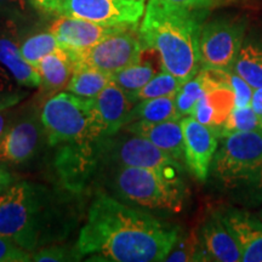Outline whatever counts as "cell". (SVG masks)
Masks as SVG:
<instances>
[{
  "label": "cell",
  "instance_id": "cell-13",
  "mask_svg": "<svg viewBox=\"0 0 262 262\" xmlns=\"http://www.w3.org/2000/svg\"><path fill=\"white\" fill-rule=\"evenodd\" d=\"M185 147V163L199 181L204 182L210 171L212 159L219 147V137L214 130L199 123L192 116L181 119Z\"/></svg>",
  "mask_w": 262,
  "mask_h": 262
},
{
  "label": "cell",
  "instance_id": "cell-22",
  "mask_svg": "<svg viewBox=\"0 0 262 262\" xmlns=\"http://www.w3.org/2000/svg\"><path fill=\"white\" fill-rule=\"evenodd\" d=\"M232 70L253 89L262 88V41L244 39Z\"/></svg>",
  "mask_w": 262,
  "mask_h": 262
},
{
  "label": "cell",
  "instance_id": "cell-39",
  "mask_svg": "<svg viewBox=\"0 0 262 262\" xmlns=\"http://www.w3.org/2000/svg\"><path fill=\"white\" fill-rule=\"evenodd\" d=\"M33 3L39 8L54 12L57 11L58 5H60V0H33Z\"/></svg>",
  "mask_w": 262,
  "mask_h": 262
},
{
  "label": "cell",
  "instance_id": "cell-33",
  "mask_svg": "<svg viewBox=\"0 0 262 262\" xmlns=\"http://www.w3.org/2000/svg\"><path fill=\"white\" fill-rule=\"evenodd\" d=\"M32 261V253L12 241L0 235V262H28Z\"/></svg>",
  "mask_w": 262,
  "mask_h": 262
},
{
  "label": "cell",
  "instance_id": "cell-9",
  "mask_svg": "<svg viewBox=\"0 0 262 262\" xmlns=\"http://www.w3.org/2000/svg\"><path fill=\"white\" fill-rule=\"evenodd\" d=\"M245 22L220 18L202 26L199 56L202 67L231 71L244 42Z\"/></svg>",
  "mask_w": 262,
  "mask_h": 262
},
{
  "label": "cell",
  "instance_id": "cell-40",
  "mask_svg": "<svg viewBox=\"0 0 262 262\" xmlns=\"http://www.w3.org/2000/svg\"><path fill=\"white\" fill-rule=\"evenodd\" d=\"M9 2H14V0H0V6L6 5V4H8Z\"/></svg>",
  "mask_w": 262,
  "mask_h": 262
},
{
  "label": "cell",
  "instance_id": "cell-34",
  "mask_svg": "<svg viewBox=\"0 0 262 262\" xmlns=\"http://www.w3.org/2000/svg\"><path fill=\"white\" fill-rule=\"evenodd\" d=\"M228 85L234 93L235 107L250 106L251 98H253L254 89L245 81L243 78L239 77L233 70L229 71Z\"/></svg>",
  "mask_w": 262,
  "mask_h": 262
},
{
  "label": "cell",
  "instance_id": "cell-10",
  "mask_svg": "<svg viewBox=\"0 0 262 262\" xmlns=\"http://www.w3.org/2000/svg\"><path fill=\"white\" fill-rule=\"evenodd\" d=\"M145 10V0H60L56 12L104 26L136 27Z\"/></svg>",
  "mask_w": 262,
  "mask_h": 262
},
{
  "label": "cell",
  "instance_id": "cell-32",
  "mask_svg": "<svg viewBox=\"0 0 262 262\" xmlns=\"http://www.w3.org/2000/svg\"><path fill=\"white\" fill-rule=\"evenodd\" d=\"M80 257L77 247L70 248L64 245H47L32 254V261L35 262L79 261Z\"/></svg>",
  "mask_w": 262,
  "mask_h": 262
},
{
  "label": "cell",
  "instance_id": "cell-4",
  "mask_svg": "<svg viewBox=\"0 0 262 262\" xmlns=\"http://www.w3.org/2000/svg\"><path fill=\"white\" fill-rule=\"evenodd\" d=\"M212 175L241 201H262V129L222 137L211 168Z\"/></svg>",
  "mask_w": 262,
  "mask_h": 262
},
{
  "label": "cell",
  "instance_id": "cell-5",
  "mask_svg": "<svg viewBox=\"0 0 262 262\" xmlns=\"http://www.w3.org/2000/svg\"><path fill=\"white\" fill-rule=\"evenodd\" d=\"M112 181L116 194L127 204L169 212H180L185 205L186 188L176 173L117 166Z\"/></svg>",
  "mask_w": 262,
  "mask_h": 262
},
{
  "label": "cell",
  "instance_id": "cell-27",
  "mask_svg": "<svg viewBox=\"0 0 262 262\" xmlns=\"http://www.w3.org/2000/svg\"><path fill=\"white\" fill-rule=\"evenodd\" d=\"M182 81L179 80L175 75L162 70L147 83L142 89H140L134 95V103L148 98H157L164 96H175L182 86Z\"/></svg>",
  "mask_w": 262,
  "mask_h": 262
},
{
  "label": "cell",
  "instance_id": "cell-35",
  "mask_svg": "<svg viewBox=\"0 0 262 262\" xmlns=\"http://www.w3.org/2000/svg\"><path fill=\"white\" fill-rule=\"evenodd\" d=\"M168 2L191 10H206L219 5L222 0H168Z\"/></svg>",
  "mask_w": 262,
  "mask_h": 262
},
{
  "label": "cell",
  "instance_id": "cell-37",
  "mask_svg": "<svg viewBox=\"0 0 262 262\" xmlns=\"http://www.w3.org/2000/svg\"><path fill=\"white\" fill-rule=\"evenodd\" d=\"M11 123V112L9 110L0 111V140L5 135Z\"/></svg>",
  "mask_w": 262,
  "mask_h": 262
},
{
  "label": "cell",
  "instance_id": "cell-14",
  "mask_svg": "<svg viewBox=\"0 0 262 262\" xmlns=\"http://www.w3.org/2000/svg\"><path fill=\"white\" fill-rule=\"evenodd\" d=\"M126 26H104L77 17L60 16L50 27L62 49L67 51H80L94 47L108 35Z\"/></svg>",
  "mask_w": 262,
  "mask_h": 262
},
{
  "label": "cell",
  "instance_id": "cell-26",
  "mask_svg": "<svg viewBox=\"0 0 262 262\" xmlns=\"http://www.w3.org/2000/svg\"><path fill=\"white\" fill-rule=\"evenodd\" d=\"M156 74L157 71L152 62L142 61V58H141V61L137 63L131 64L113 74L112 80L118 86L122 88L133 100L134 95L140 89H142Z\"/></svg>",
  "mask_w": 262,
  "mask_h": 262
},
{
  "label": "cell",
  "instance_id": "cell-36",
  "mask_svg": "<svg viewBox=\"0 0 262 262\" xmlns=\"http://www.w3.org/2000/svg\"><path fill=\"white\" fill-rule=\"evenodd\" d=\"M12 183H14V180H12L11 173L0 164V194L5 192Z\"/></svg>",
  "mask_w": 262,
  "mask_h": 262
},
{
  "label": "cell",
  "instance_id": "cell-19",
  "mask_svg": "<svg viewBox=\"0 0 262 262\" xmlns=\"http://www.w3.org/2000/svg\"><path fill=\"white\" fill-rule=\"evenodd\" d=\"M235 107L234 93L228 84L209 90L198 101L192 117L219 134Z\"/></svg>",
  "mask_w": 262,
  "mask_h": 262
},
{
  "label": "cell",
  "instance_id": "cell-1",
  "mask_svg": "<svg viewBox=\"0 0 262 262\" xmlns=\"http://www.w3.org/2000/svg\"><path fill=\"white\" fill-rule=\"evenodd\" d=\"M180 228L158 220L106 193H98L75 244L90 261H165Z\"/></svg>",
  "mask_w": 262,
  "mask_h": 262
},
{
  "label": "cell",
  "instance_id": "cell-28",
  "mask_svg": "<svg viewBox=\"0 0 262 262\" xmlns=\"http://www.w3.org/2000/svg\"><path fill=\"white\" fill-rule=\"evenodd\" d=\"M60 48L61 47L56 37L50 31L31 35V37L25 39L22 44L19 45L24 57L37 68L42 58Z\"/></svg>",
  "mask_w": 262,
  "mask_h": 262
},
{
  "label": "cell",
  "instance_id": "cell-3",
  "mask_svg": "<svg viewBox=\"0 0 262 262\" xmlns=\"http://www.w3.org/2000/svg\"><path fill=\"white\" fill-rule=\"evenodd\" d=\"M66 229L60 206L44 186L18 181L0 194V235L29 253L61 241Z\"/></svg>",
  "mask_w": 262,
  "mask_h": 262
},
{
  "label": "cell",
  "instance_id": "cell-25",
  "mask_svg": "<svg viewBox=\"0 0 262 262\" xmlns=\"http://www.w3.org/2000/svg\"><path fill=\"white\" fill-rule=\"evenodd\" d=\"M211 89L212 86L210 81L202 70L192 79L183 83L175 96L179 116L181 118L192 116L198 101Z\"/></svg>",
  "mask_w": 262,
  "mask_h": 262
},
{
  "label": "cell",
  "instance_id": "cell-23",
  "mask_svg": "<svg viewBox=\"0 0 262 262\" xmlns=\"http://www.w3.org/2000/svg\"><path fill=\"white\" fill-rule=\"evenodd\" d=\"M175 96H164L139 101L133 107L129 123H160L166 122V120L181 119L178 113V108H176Z\"/></svg>",
  "mask_w": 262,
  "mask_h": 262
},
{
  "label": "cell",
  "instance_id": "cell-29",
  "mask_svg": "<svg viewBox=\"0 0 262 262\" xmlns=\"http://www.w3.org/2000/svg\"><path fill=\"white\" fill-rule=\"evenodd\" d=\"M260 129V117L255 113L251 104L245 107H234V110L232 111L222 126L220 134H219V139L232 135V134L248 133V131Z\"/></svg>",
  "mask_w": 262,
  "mask_h": 262
},
{
  "label": "cell",
  "instance_id": "cell-11",
  "mask_svg": "<svg viewBox=\"0 0 262 262\" xmlns=\"http://www.w3.org/2000/svg\"><path fill=\"white\" fill-rule=\"evenodd\" d=\"M103 142L104 139H98L60 145L55 168L66 188L80 191L94 178L103 164Z\"/></svg>",
  "mask_w": 262,
  "mask_h": 262
},
{
  "label": "cell",
  "instance_id": "cell-2",
  "mask_svg": "<svg viewBox=\"0 0 262 262\" xmlns=\"http://www.w3.org/2000/svg\"><path fill=\"white\" fill-rule=\"evenodd\" d=\"M201 10H191L168 0H149L140 27L145 49L158 54L162 70L182 83L201 71Z\"/></svg>",
  "mask_w": 262,
  "mask_h": 262
},
{
  "label": "cell",
  "instance_id": "cell-38",
  "mask_svg": "<svg viewBox=\"0 0 262 262\" xmlns=\"http://www.w3.org/2000/svg\"><path fill=\"white\" fill-rule=\"evenodd\" d=\"M251 107L258 117L262 116V88L254 89L253 98H251Z\"/></svg>",
  "mask_w": 262,
  "mask_h": 262
},
{
  "label": "cell",
  "instance_id": "cell-7",
  "mask_svg": "<svg viewBox=\"0 0 262 262\" xmlns=\"http://www.w3.org/2000/svg\"><path fill=\"white\" fill-rule=\"evenodd\" d=\"M134 28L136 27H124L94 47L68 52L75 66H88L113 75L142 58L145 47L140 35L133 33Z\"/></svg>",
  "mask_w": 262,
  "mask_h": 262
},
{
  "label": "cell",
  "instance_id": "cell-12",
  "mask_svg": "<svg viewBox=\"0 0 262 262\" xmlns=\"http://www.w3.org/2000/svg\"><path fill=\"white\" fill-rule=\"evenodd\" d=\"M45 139L40 116L26 114L17 122H12L0 140V164L18 165L28 162L37 155Z\"/></svg>",
  "mask_w": 262,
  "mask_h": 262
},
{
  "label": "cell",
  "instance_id": "cell-17",
  "mask_svg": "<svg viewBox=\"0 0 262 262\" xmlns=\"http://www.w3.org/2000/svg\"><path fill=\"white\" fill-rule=\"evenodd\" d=\"M181 119L166 120L160 123L131 122L126 124L125 129L129 134L145 137L153 145L181 163L185 162Z\"/></svg>",
  "mask_w": 262,
  "mask_h": 262
},
{
  "label": "cell",
  "instance_id": "cell-16",
  "mask_svg": "<svg viewBox=\"0 0 262 262\" xmlns=\"http://www.w3.org/2000/svg\"><path fill=\"white\" fill-rule=\"evenodd\" d=\"M217 212L237 242L242 261L262 262V221L235 208H225Z\"/></svg>",
  "mask_w": 262,
  "mask_h": 262
},
{
  "label": "cell",
  "instance_id": "cell-21",
  "mask_svg": "<svg viewBox=\"0 0 262 262\" xmlns=\"http://www.w3.org/2000/svg\"><path fill=\"white\" fill-rule=\"evenodd\" d=\"M0 64L24 88H40V72L24 57L19 45L5 35L0 37Z\"/></svg>",
  "mask_w": 262,
  "mask_h": 262
},
{
  "label": "cell",
  "instance_id": "cell-42",
  "mask_svg": "<svg viewBox=\"0 0 262 262\" xmlns=\"http://www.w3.org/2000/svg\"><path fill=\"white\" fill-rule=\"evenodd\" d=\"M261 217H262V212H261Z\"/></svg>",
  "mask_w": 262,
  "mask_h": 262
},
{
  "label": "cell",
  "instance_id": "cell-15",
  "mask_svg": "<svg viewBox=\"0 0 262 262\" xmlns=\"http://www.w3.org/2000/svg\"><path fill=\"white\" fill-rule=\"evenodd\" d=\"M97 126L103 139L113 137L129 123L134 101L112 80L94 97Z\"/></svg>",
  "mask_w": 262,
  "mask_h": 262
},
{
  "label": "cell",
  "instance_id": "cell-30",
  "mask_svg": "<svg viewBox=\"0 0 262 262\" xmlns=\"http://www.w3.org/2000/svg\"><path fill=\"white\" fill-rule=\"evenodd\" d=\"M165 261H210L203 247L201 238L194 233L178 238Z\"/></svg>",
  "mask_w": 262,
  "mask_h": 262
},
{
  "label": "cell",
  "instance_id": "cell-31",
  "mask_svg": "<svg viewBox=\"0 0 262 262\" xmlns=\"http://www.w3.org/2000/svg\"><path fill=\"white\" fill-rule=\"evenodd\" d=\"M15 78L0 67V111L10 110L27 96Z\"/></svg>",
  "mask_w": 262,
  "mask_h": 262
},
{
  "label": "cell",
  "instance_id": "cell-18",
  "mask_svg": "<svg viewBox=\"0 0 262 262\" xmlns=\"http://www.w3.org/2000/svg\"><path fill=\"white\" fill-rule=\"evenodd\" d=\"M199 238L210 261H242V254L237 242L226 227L217 211L212 212L209 217L205 219Z\"/></svg>",
  "mask_w": 262,
  "mask_h": 262
},
{
  "label": "cell",
  "instance_id": "cell-20",
  "mask_svg": "<svg viewBox=\"0 0 262 262\" xmlns=\"http://www.w3.org/2000/svg\"><path fill=\"white\" fill-rule=\"evenodd\" d=\"M75 64L70 52L64 49H57L45 56L38 66L40 72V89L44 94L52 95L66 90L73 75Z\"/></svg>",
  "mask_w": 262,
  "mask_h": 262
},
{
  "label": "cell",
  "instance_id": "cell-8",
  "mask_svg": "<svg viewBox=\"0 0 262 262\" xmlns=\"http://www.w3.org/2000/svg\"><path fill=\"white\" fill-rule=\"evenodd\" d=\"M103 163H112L116 168H143L176 175H180L182 171L181 163L145 137L134 134L118 140H112V137L104 139Z\"/></svg>",
  "mask_w": 262,
  "mask_h": 262
},
{
  "label": "cell",
  "instance_id": "cell-41",
  "mask_svg": "<svg viewBox=\"0 0 262 262\" xmlns=\"http://www.w3.org/2000/svg\"><path fill=\"white\" fill-rule=\"evenodd\" d=\"M260 123H261V129H262V116L260 117Z\"/></svg>",
  "mask_w": 262,
  "mask_h": 262
},
{
  "label": "cell",
  "instance_id": "cell-24",
  "mask_svg": "<svg viewBox=\"0 0 262 262\" xmlns=\"http://www.w3.org/2000/svg\"><path fill=\"white\" fill-rule=\"evenodd\" d=\"M112 81V75L97 68L88 66H75L73 75L66 91L81 97H96Z\"/></svg>",
  "mask_w": 262,
  "mask_h": 262
},
{
  "label": "cell",
  "instance_id": "cell-6",
  "mask_svg": "<svg viewBox=\"0 0 262 262\" xmlns=\"http://www.w3.org/2000/svg\"><path fill=\"white\" fill-rule=\"evenodd\" d=\"M39 116L52 147L103 139L97 126L94 97H81L70 91L57 93L45 101Z\"/></svg>",
  "mask_w": 262,
  "mask_h": 262
}]
</instances>
